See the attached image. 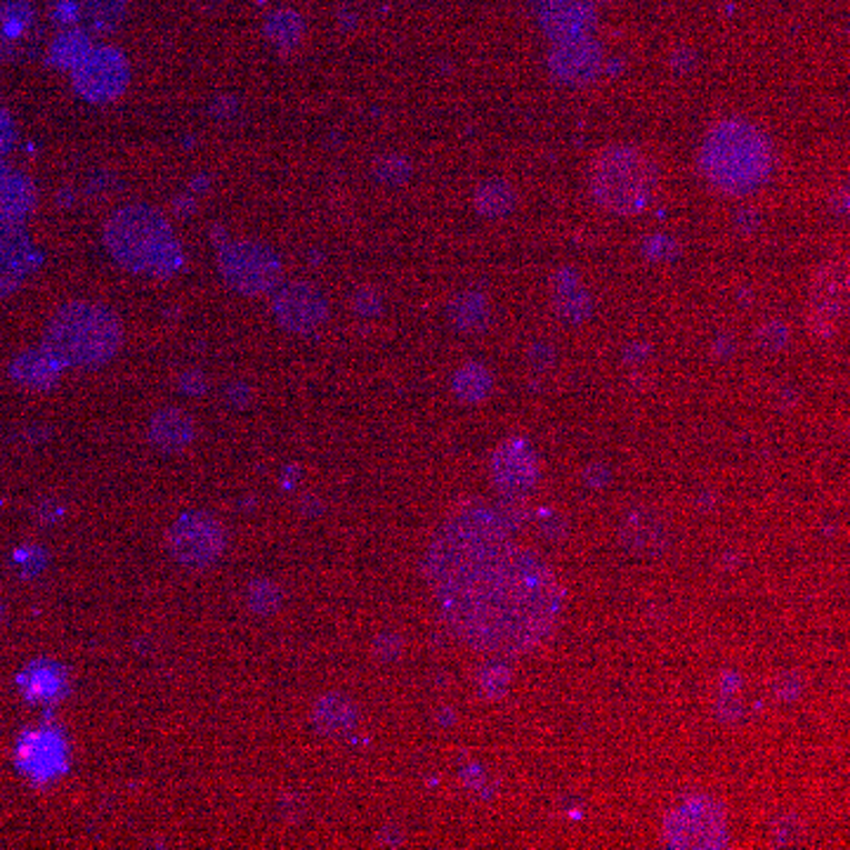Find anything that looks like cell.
I'll use <instances>...</instances> for the list:
<instances>
[{
	"instance_id": "cell-17",
	"label": "cell",
	"mask_w": 850,
	"mask_h": 850,
	"mask_svg": "<svg viewBox=\"0 0 850 850\" xmlns=\"http://www.w3.org/2000/svg\"><path fill=\"white\" fill-rule=\"evenodd\" d=\"M197 426L192 421V416L184 413L182 409H161L149 421L147 438L163 453H176L187 449L194 442Z\"/></svg>"
},
{
	"instance_id": "cell-6",
	"label": "cell",
	"mask_w": 850,
	"mask_h": 850,
	"mask_svg": "<svg viewBox=\"0 0 850 850\" xmlns=\"http://www.w3.org/2000/svg\"><path fill=\"white\" fill-rule=\"evenodd\" d=\"M218 268L224 281L243 296L270 293L281 279V262L277 253L256 241H232L222 246Z\"/></svg>"
},
{
	"instance_id": "cell-15",
	"label": "cell",
	"mask_w": 850,
	"mask_h": 850,
	"mask_svg": "<svg viewBox=\"0 0 850 850\" xmlns=\"http://www.w3.org/2000/svg\"><path fill=\"white\" fill-rule=\"evenodd\" d=\"M551 71L564 83H591L602 71V50L589 36L558 41L551 52Z\"/></svg>"
},
{
	"instance_id": "cell-21",
	"label": "cell",
	"mask_w": 850,
	"mask_h": 850,
	"mask_svg": "<svg viewBox=\"0 0 850 850\" xmlns=\"http://www.w3.org/2000/svg\"><path fill=\"white\" fill-rule=\"evenodd\" d=\"M551 300L556 312L570 321H581L591 314L589 291H586L581 277L570 268L558 270L551 277Z\"/></svg>"
},
{
	"instance_id": "cell-38",
	"label": "cell",
	"mask_w": 850,
	"mask_h": 850,
	"mask_svg": "<svg viewBox=\"0 0 850 850\" xmlns=\"http://www.w3.org/2000/svg\"><path fill=\"white\" fill-rule=\"evenodd\" d=\"M532 3H539V6H541V3H543V0H532Z\"/></svg>"
},
{
	"instance_id": "cell-7",
	"label": "cell",
	"mask_w": 850,
	"mask_h": 850,
	"mask_svg": "<svg viewBox=\"0 0 850 850\" xmlns=\"http://www.w3.org/2000/svg\"><path fill=\"white\" fill-rule=\"evenodd\" d=\"M664 843L671 848H726V808L709 797L688 799L667 818Z\"/></svg>"
},
{
	"instance_id": "cell-4",
	"label": "cell",
	"mask_w": 850,
	"mask_h": 850,
	"mask_svg": "<svg viewBox=\"0 0 850 850\" xmlns=\"http://www.w3.org/2000/svg\"><path fill=\"white\" fill-rule=\"evenodd\" d=\"M123 346V324L107 306L73 300L50 319L43 348L62 369H94L107 364Z\"/></svg>"
},
{
	"instance_id": "cell-2",
	"label": "cell",
	"mask_w": 850,
	"mask_h": 850,
	"mask_svg": "<svg viewBox=\"0 0 850 850\" xmlns=\"http://www.w3.org/2000/svg\"><path fill=\"white\" fill-rule=\"evenodd\" d=\"M699 168L707 180L732 197H747L761 189L772 170L770 140L744 119H726L709 128Z\"/></svg>"
},
{
	"instance_id": "cell-35",
	"label": "cell",
	"mask_w": 850,
	"mask_h": 850,
	"mask_svg": "<svg viewBox=\"0 0 850 850\" xmlns=\"http://www.w3.org/2000/svg\"><path fill=\"white\" fill-rule=\"evenodd\" d=\"M14 144V123L6 109H0V159H3Z\"/></svg>"
},
{
	"instance_id": "cell-28",
	"label": "cell",
	"mask_w": 850,
	"mask_h": 850,
	"mask_svg": "<svg viewBox=\"0 0 850 850\" xmlns=\"http://www.w3.org/2000/svg\"><path fill=\"white\" fill-rule=\"evenodd\" d=\"M453 390L463 402H482L491 390V376L480 364H468L453 378Z\"/></svg>"
},
{
	"instance_id": "cell-19",
	"label": "cell",
	"mask_w": 850,
	"mask_h": 850,
	"mask_svg": "<svg viewBox=\"0 0 850 850\" xmlns=\"http://www.w3.org/2000/svg\"><path fill=\"white\" fill-rule=\"evenodd\" d=\"M62 376V364L46 350H24L10 364V378L27 390H50Z\"/></svg>"
},
{
	"instance_id": "cell-14",
	"label": "cell",
	"mask_w": 850,
	"mask_h": 850,
	"mask_svg": "<svg viewBox=\"0 0 850 850\" xmlns=\"http://www.w3.org/2000/svg\"><path fill=\"white\" fill-rule=\"evenodd\" d=\"M17 761L33 780H52L67 768V742L57 730H33L19 740Z\"/></svg>"
},
{
	"instance_id": "cell-13",
	"label": "cell",
	"mask_w": 850,
	"mask_h": 850,
	"mask_svg": "<svg viewBox=\"0 0 850 850\" xmlns=\"http://www.w3.org/2000/svg\"><path fill=\"white\" fill-rule=\"evenodd\" d=\"M491 472L503 497L520 499L537 482V457L522 440H508L494 451Z\"/></svg>"
},
{
	"instance_id": "cell-9",
	"label": "cell",
	"mask_w": 850,
	"mask_h": 850,
	"mask_svg": "<svg viewBox=\"0 0 850 850\" xmlns=\"http://www.w3.org/2000/svg\"><path fill=\"white\" fill-rule=\"evenodd\" d=\"M73 88L88 102H111L121 98L130 81L123 52L113 48H90L73 69Z\"/></svg>"
},
{
	"instance_id": "cell-29",
	"label": "cell",
	"mask_w": 850,
	"mask_h": 850,
	"mask_svg": "<svg viewBox=\"0 0 850 850\" xmlns=\"http://www.w3.org/2000/svg\"><path fill=\"white\" fill-rule=\"evenodd\" d=\"M90 48L92 46H90L88 33L81 29H73V31H67L64 36L57 38L54 46H52V52H50V60L60 67L73 69L88 54Z\"/></svg>"
},
{
	"instance_id": "cell-12",
	"label": "cell",
	"mask_w": 850,
	"mask_h": 850,
	"mask_svg": "<svg viewBox=\"0 0 850 850\" xmlns=\"http://www.w3.org/2000/svg\"><path fill=\"white\" fill-rule=\"evenodd\" d=\"M36 264L38 251L24 227L0 222V298L22 287Z\"/></svg>"
},
{
	"instance_id": "cell-24",
	"label": "cell",
	"mask_w": 850,
	"mask_h": 850,
	"mask_svg": "<svg viewBox=\"0 0 850 850\" xmlns=\"http://www.w3.org/2000/svg\"><path fill=\"white\" fill-rule=\"evenodd\" d=\"M19 683H22L29 699H36V702H50V699H57L64 692L67 676H64V669L52 664V661H33V664L24 669Z\"/></svg>"
},
{
	"instance_id": "cell-20",
	"label": "cell",
	"mask_w": 850,
	"mask_h": 850,
	"mask_svg": "<svg viewBox=\"0 0 850 850\" xmlns=\"http://www.w3.org/2000/svg\"><path fill=\"white\" fill-rule=\"evenodd\" d=\"M36 206L33 182L14 168H0V222L22 224Z\"/></svg>"
},
{
	"instance_id": "cell-10",
	"label": "cell",
	"mask_w": 850,
	"mask_h": 850,
	"mask_svg": "<svg viewBox=\"0 0 850 850\" xmlns=\"http://www.w3.org/2000/svg\"><path fill=\"white\" fill-rule=\"evenodd\" d=\"M848 312V264L831 260L812 277L808 324L818 338H831Z\"/></svg>"
},
{
	"instance_id": "cell-32",
	"label": "cell",
	"mask_w": 850,
	"mask_h": 850,
	"mask_svg": "<svg viewBox=\"0 0 850 850\" xmlns=\"http://www.w3.org/2000/svg\"><path fill=\"white\" fill-rule=\"evenodd\" d=\"M508 686V671L499 664H491V667H484L482 673H480V688L487 697H499L503 694Z\"/></svg>"
},
{
	"instance_id": "cell-18",
	"label": "cell",
	"mask_w": 850,
	"mask_h": 850,
	"mask_svg": "<svg viewBox=\"0 0 850 850\" xmlns=\"http://www.w3.org/2000/svg\"><path fill=\"white\" fill-rule=\"evenodd\" d=\"M62 8L64 22H76L86 33H107L119 27L128 0H64Z\"/></svg>"
},
{
	"instance_id": "cell-34",
	"label": "cell",
	"mask_w": 850,
	"mask_h": 850,
	"mask_svg": "<svg viewBox=\"0 0 850 850\" xmlns=\"http://www.w3.org/2000/svg\"><path fill=\"white\" fill-rule=\"evenodd\" d=\"M787 336L789 331L784 324H780V321H770V324H766L759 331V340L766 350H780L787 343Z\"/></svg>"
},
{
	"instance_id": "cell-22",
	"label": "cell",
	"mask_w": 850,
	"mask_h": 850,
	"mask_svg": "<svg viewBox=\"0 0 850 850\" xmlns=\"http://www.w3.org/2000/svg\"><path fill=\"white\" fill-rule=\"evenodd\" d=\"M621 541L638 556H657L667 546V529L650 510L629 516L621 527Z\"/></svg>"
},
{
	"instance_id": "cell-26",
	"label": "cell",
	"mask_w": 850,
	"mask_h": 850,
	"mask_svg": "<svg viewBox=\"0 0 850 850\" xmlns=\"http://www.w3.org/2000/svg\"><path fill=\"white\" fill-rule=\"evenodd\" d=\"M451 319L457 321L463 331H478L487 324V300L480 293H466L451 302Z\"/></svg>"
},
{
	"instance_id": "cell-5",
	"label": "cell",
	"mask_w": 850,
	"mask_h": 850,
	"mask_svg": "<svg viewBox=\"0 0 850 850\" xmlns=\"http://www.w3.org/2000/svg\"><path fill=\"white\" fill-rule=\"evenodd\" d=\"M661 170L657 161L633 144H612L598 151L591 163L589 187L598 206L614 216H638L657 199Z\"/></svg>"
},
{
	"instance_id": "cell-37",
	"label": "cell",
	"mask_w": 850,
	"mask_h": 850,
	"mask_svg": "<svg viewBox=\"0 0 850 850\" xmlns=\"http://www.w3.org/2000/svg\"><path fill=\"white\" fill-rule=\"evenodd\" d=\"M3 619H6V604L3 600H0V623H3Z\"/></svg>"
},
{
	"instance_id": "cell-33",
	"label": "cell",
	"mask_w": 850,
	"mask_h": 850,
	"mask_svg": "<svg viewBox=\"0 0 850 850\" xmlns=\"http://www.w3.org/2000/svg\"><path fill=\"white\" fill-rule=\"evenodd\" d=\"M642 249H646V256L652 258V260H669V258L676 256L678 243L669 234H654V237H650L646 241V246H642Z\"/></svg>"
},
{
	"instance_id": "cell-36",
	"label": "cell",
	"mask_w": 850,
	"mask_h": 850,
	"mask_svg": "<svg viewBox=\"0 0 850 850\" xmlns=\"http://www.w3.org/2000/svg\"><path fill=\"white\" fill-rule=\"evenodd\" d=\"M400 650H402V640L397 638L394 633H383L381 638L376 640V654L381 659H392V657L400 654Z\"/></svg>"
},
{
	"instance_id": "cell-16",
	"label": "cell",
	"mask_w": 850,
	"mask_h": 850,
	"mask_svg": "<svg viewBox=\"0 0 850 850\" xmlns=\"http://www.w3.org/2000/svg\"><path fill=\"white\" fill-rule=\"evenodd\" d=\"M596 22V0H543L541 24L553 41L586 36Z\"/></svg>"
},
{
	"instance_id": "cell-31",
	"label": "cell",
	"mask_w": 850,
	"mask_h": 850,
	"mask_svg": "<svg viewBox=\"0 0 850 850\" xmlns=\"http://www.w3.org/2000/svg\"><path fill=\"white\" fill-rule=\"evenodd\" d=\"M376 176L383 182H404L409 178V163L402 157H383L376 163Z\"/></svg>"
},
{
	"instance_id": "cell-8",
	"label": "cell",
	"mask_w": 850,
	"mask_h": 850,
	"mask_svg": "<svg viewBox=\"0 0 850 850\" xmlns=\"http://www.w3.org/2000/svg\"><path fill=\"white\" fill-rule=\"evenodd\" d=\"M166 548L189 570H203V567H211L222 558L227 534L213 516L194 510V513H184L170 524Z\"/></svg>"
},
{
	"instance_id": "cell-25",
	"label": "cell",
	"mask_w": 850,
	"mask_h": 850,
	"mask_svg": "<svg viewBox=\"0 0 850 850\" xmlns=\"http://www.w3.org/2000/svg\"><path fill=\"white\" fill-rule=\"evenodd\" d=\"M513 206H516V192L510 184H506L501 180H491V182H484L482 187H478L476 208H478V213H482L484 218L508 216L510 211H513Z\"/></svg>"
},
{
	"instance_id": "cell-23",
	"label": "cell",
	"mask_w": 850,
	"mask_h": 850,
	"mask_svg": "<svg viewBox=\"0 0 850 850\" xmlns=\"http://www.w3.org/2000/svg\"><path fill=\"white\" fill-rule=\"evenodd\" d=\"M314 728L327 737H343L357 726V707L346 694L329 692L317 699L312 709Z\"/></svg>"
},
{
	"instance_id": "cell-11",
	"label": "cell",
	"mask_w": 850,
	"mask_h": 850,
	"mask_svg": "<svg viewBox=\"0 0 850 850\" xmlns=\"http://www.w3.org/2000/svg\"><path fill=\"white\" fill-rule=\"evenodd\" d=\"M272 308L279 324L293 333H310L324 324L329 317L327 298L306 281H293L277 291Z\"/></svg>"
},
{
	"instance_id": "cell-1",
	"label": "cell",
	"mask_w": 850,
	"mask_h": 850,
	"mask_svg": "<svg viewBox=\"0 0 850 850\" xmlns=\"http://www.w3.org/2000/svg\"><path fill=\"white\" fill-rule=\"evenodd\" d=\"M426 577L453 636L478 652L518 657L553 633L562 586L499 510L461 501L434 532Z\"/></svg>"
},
{
	"instance_id": "cell-30",
	"label": "cell",
	"mask_w": 850,
	"mask_h": 850,
	"mask_svg": "<svg viewBox=\"0 0 850 850\" xmlns=\"http://www.w3.org/2000/svg\"><path fill=\"white\" fill-rule=\"evenodd\" d=\"M268 36L272 38L277 46H283V48L296 46L300 41V36H302L300 17L293 14V12H277V14H272L270 22H268Z\"/></svg>"
},
{
	"instance_id": "cell-27",
	"label": "cell",
	"mask_w": 850,
	"mask_h": 850,
	"mask_svg": "<svg viewBox=\"0 0 850 850\" xmlns=\"http://www.w3.org/2000/svg\"><path fill=\"white\" fill-rule=\"evenodd\" d=\"M281 589L272 579H253L246 586V608L258 617H270L281 604Z\"/></svg>"
},
{
	"instance_id": "cell-3",
	"label": "cell",
	"mask_w": 850,
	"mask_h": 850,
	"mask_svg": "<svg viewBox=\"0 0 850 850\" xmlns=\"http://www.w3.org/2000/svg\"><path fill=\"white\" fill-rule=\"evenodd\" d=\"M104 246L126 270L144 277H173L182 249L170 222L151 206H123L104 224Z\"/></svg>"
}]
</instances>
